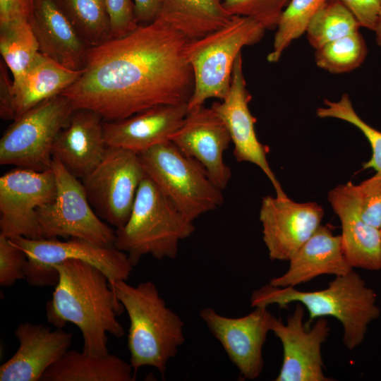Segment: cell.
<instances>
[{
	"mask_svg": "<svg viewBox=\"0 0 381 381\" xmlns=\"http://www.w3.org/2000/svg\"><path fill=\"white\" fill-rule=\"evenodd\" d=\"M104 121L93 111L76 109L54 143L53 157L78 179L87 176L107 152Z\"/></svg>",
	"mask_w": 381,
	"mask_h": 381,
	"instance_id": "21",
	"label": "cell"
},
{
	"mask_svg": "<svg viewBox=\"0 0 381 381\" xmlns=\"http://www.w3.org/2000/svg\"><path fill=\"white\" fill-rule=\"evenodd\" d=\"M232 16L224 0H164L157 18L194 40L225 26Z\"/></svg>",
	"mask_w": 381,
	"mask_h": 381,
	"instance_id": "26",
	"label": "cell"
},
{
	"mask_svg": "<svg viewBox=\"0 0 381 381\" xmlns=\"http://www.w3.org/2000/svg\"><path fill=\"white\" fill-rule=\"evenodd\" d=\"M110 284L129 318L127 344L134 373L151 366L163 375L185 341L183 321L167 306L152 281L131 286L116 280Z\"/></svg>",
	"mask_w": 381,
	"mask_h": 381,
	"instance_id": "4",
	"label": "cell"
},
{
	"mask_svg": "<svg viewBox=\"0 0 381 381\" xmlns=\"http://www.w3.org/2000/svg\"><path fill=\"white\" fill-rule=\"evenodd\" d=\"M355 17L361 27L374 31L381 10L380 0H337Z\"/></svg>",
	"mask_w": 381,
	"mask_h": 381,
	"instance_id": "37",
	"label": "cell"
},
{
	"mask_svg": "<svg viewBox=\"0 0 381 381\" xmlns=\"http://www.w3.org/2000/svg\"><path fill=\"white\" fill-rule=\"evenodd\" d=\"M352 187L361 217L381 231V172Z\"/></svg>",
	"mask_w": 381,
	"mask_h": 381,
	"instance_id": "34",
	"label": "cell"
},
{
	"mask_svg": "<svg viewBox=\"0 0 381 381\" xmlns=\"http://www.w3.org/2000/svg\"><path fill=\"white\" fill-rule=\"evenodd\" d=\"M74 110L60 94L22 114L0 139V164L39 171L51 169L54 143Z\"/></svg>",
	"mask_w": 381,
	"mask_h": 381,
	"instance_id": "8",
	"label": "cell"
},
{
	"mask_svg": "<svg viewBox=\"0 0 381 381\" xmlns=\"http://www.w3.org/2000/svg\"><path fill=\"white\" fill-rule=\"evenodd\" d=\"M131 363L116 355L68 350L42 376V381H133Z\"/></svg>",
	"mask_w": 381,
	"mask_h": 381,
	"instance_id": "25",
	"label": "cell"
},
{
	"mask_svg": "<svg viewBox=\"0 0 381 381\" xmlns=\"http://www.w3.org/2000/svg\"><path fill=\"white\" fill-rule=\"evenodd\" d=\"M251 95L246 88L243 71L242 54L235 61L230 90L226 97L215 102L211 107L224 121L234 144L233 154L238 162H250L258 167L273 186L277 196H285L280 183L271 169L267 159V148L256 135L255 118L249 109Z\"/></svg>",
	"mask_w": 381,
	"mask_h": 381,
	"instance_id": "17",
	"label": "cell"
},
{
	"mask_svg": "<svg viewBox=\"0 0 381 381\" xmlns=\"http://www.w3.org/2000/svg\"><path fill=\"white\" fill-rule=\"evenodd\" d=\"M304 306L297 303L286 322L273 318L272 332L283 347V361L275 381H329L325 375L322 345L329 335L325 318H319L310 327L303 322Z\"/></svg>",
	"mask_w": 381,
	"mask_h": 381,
	"instance_id": "14",
	"label": "cell"
},
{
	"mask_svg": "<svg viewBox=\"0 0 381 381\" xmlns=\"http://www.w3.org/2000/svg\"><path fill=\"white\" fill-rule=\"evenodd\" d=\"M195 231L188 220L145 174L126 224L115 230L114 246L136 266L147 255L174 259L179 242Z\"/></svg>",
	"mask_w": 381,
	"mask_h": 381,
	"instance_id": "5",
	"label": "cell"
},
{
	"mask_svg": "<svg viewBox=\"0 0 381 381\" xmlns=\"http://www.w3.org/2000/svg\"><path fill=\"white\" fill-rule=\"evenodd\" d=\"M361 25L339 1L328 0L317 11L306 32L309 44L318 49L339 38L359 31Z\"/></svg>",
	"mask_w": 381,
	"mask_h": 381,
	"instance_id": "30",
	"label": "cell"
},
{
	"mask_svg": "<svg viewBox=\"0 0 381 381\" xmlns=\"http://www.w3.org/2000/svg\"><path fill=\"white\" fill-rule=\"evenodd\" d=\"M56 193L52 169L35 171L18 168L0 177V235L42 238L37 211Z\"/></svg>",
	"mask_w": 381,
	"mask_h": 381,
	"instance_id": "12",
	"label": "cell"
},
{
	"mask_svg": "<svg viewBox=\"0 0 381 381\" xmlns=\"http://www.w3.org/2000/svg\"><path fill=\"white\" fill-rule=\"evenodd\" d=\"M145 176L138 153L108 146L101 162L83 179V184L97 215L118 229L127 222Z\"/></svg>",
	"mask_w": 381,
	"mask_h": 381,
	"instance_id": "11",
	"label": "cell"
},
{
	"mask_svg": "<svg viewBox=\"0 0 381 381\" xmlns=\"http://www.w3.org/2000/svg\"><path fill=\"white\" fill-rule=\"evenodd\" d=\"M289 261L287 271L272 278L270 285L295 287L320 275L336 277L353 269L345 256L341 235H334L327 225H320Z\"/></svg>",
	"mask_w": 381,
	"mask_h": 381,
	"instance_id": "23",
	"label": "cell"
},
{
	"mask_svg": "<svg viewBox=\"0 0 381 381\" xmlns=\"http://www.w3.org/2000/svg\"><path fill=\"white\" fill-rule=\"evenodd\" d=\"M59 279L51 300L46 304V318L56 328L67 322L80 329L83 351L92 356L109 353L108 336L124 335L116 317L124 308L117 298L107 275L90 263L68 259L54 267Z\"/></svg>",
	"mask_w": 381,
	"mask_h": 381,
	"instance_id": "2",
	"label": "cell"
},
{
	"mask_svg": "<svg viewBox=\"0 0 381 381\" xmlns=\"http://www.w3.org/2000/svg\"><path fill=\"white\" fill-rule=\"evenodd\" d=\"M19 347L0 367V381H39L70 349L73 334L63 328L25 322L14 331Z\"/></svg>",
	"mask_w": 381,
	"mask_h": 381,
	"instance_id": "19",
	"label": "cell"
},
{
	"mask_svg": "<svg viewBox=\"0 0 381 381\" xmlns=\"http://www.w3.org/2000/svg\"><path fill=\"white\" fill-rule=\"evenodd\" d=\"M322 207L315 202H297L285 196H265L259 219L272 260H289L321 225Z\"/></svg>",
	"mask_w": 381,
	"mask_h": 381,
	"instance_id": "15",
	"label": "cell"
},
{
	"mask_svg": "<svg viewBox=\"0 0 381 381\" xmlns=\"http://www.w3.org/2000/svg\"><path fill=\"white\" fill-rule=\"evenodd\" d=\"M36 0H0V24L14 21L30 23Z\"/></svg>",
	"mask_w": 381,
	"mask_h": 381,
	"instance_id": "38",
	"label": "cell"
},
{
	"mask_svg": "<svg viewBox=\"0 0 381 381\" xmlns=\"http://www.w3.org/2000/svg\"><path fill=\"white\" fill-rule=\"evenodd\" d=\"M265 30L250 18L233 16L225 26L188 42L185 55L194 78L188 112L210 98L223 100L226 97L238 55L243 47L260 41Z\"/></svg>",
	"mask_w": 381,
	"mask_h": 381,
	"instance_id": "6",
	"label": "cell"
},
{
	"mask_svg": "<svg viewBox=\"0 0 381 381\" xmlns=\"http://www.w3.org/2000/svg\"><path fill=\"white\" fill-rule=\"evenodd\" d=\"M328 0H290L276 26L273 46L267 60L276 63L291 43L306 32L317 11Z\"/></svg>",
	"mask_w": 381,
	"mask_h": 381,
	"instance_id": "29",
	"label": "cell"
},
{
	"mask_svg": "<svg viewBox=\"0 0 381 381\" xmlns=\"http://www.w3.org/2000/svg\"><path fill=\"white\" fill-rule=\"evenodd\" d=\"M28 258L25 253L10 239L0 235V285L9 287L25 279Z\"/></svg>",
	"mask_w": 381,
	"mask_h": 381,
	"instance_id": "35",
	"label": "cell"
},
{
	"mask_svg": "<svg viewBox=\"0 0 381 381\" xmlns=\"http://www.w3.org/2000/svg\"><path fill=\"white\" fill-rule=\"evenodd\" d=\"M0 52L13 79L22 75L40 53L30 23L14 21L0 24Z\"/></svg>",
	"mask_w": 381,
	"mask_h": 381,
	"instance_id": "28",
	"label": "cell"
},
{
	"mask_svg": "<svg viewBox=\"0 0 381 381\" xmlns=\"http://www.w3.org/2000/svg\"><path fill=\"white\" fill-rule=\"evenodd\" d=\"M30 25L40 54L69 69L83 70L90 48L54 0H36Z\"/></svg>",
	"mask_w": 381,
	"mask_h": 381,
	"instance_id": "24",
	"label": "cell"
},
{
	"mask_svg": "<svg viewBox=\"0 0 381 381\" xmlns=\"http://www.w3.org/2000/svg\"><path fill=\"white\" fill-rule=\"evenodd\" d=\"M367 53L365 42L357 31L315 49V61L319 68L331 73L340 74L358 68Z\"/></svg>",
	"mask_w": 381,
	"mask_h": 381,
	"instance_id": "31",
	"label": "cell"
},
{
	"mask_svg": "<svg viewBox=\"0 0 381 381\" xmlns=\"http://www.w3.org/2000/svg\"><path fill=\"white\" fill-rule=\"evenodd\" d=\"M211 334L219 341L242 378L255 380L263 369L262 347L274 316L258 306L241 318H229L207 307L199 313Z\"/></svg>",
	"mask_w": 381,
	"mask_h": 381,
	"instance_id": "13",
	"label": "cell"
},
{
	"mask_svg": "<svg viewBox=\"0 0 381 381\" xmlns=\"http://www.w3.org/2000/svg\"><path fill=\"white\" fill-rule=\"evenodd\" d=\"M145 174L189 221L219 207L222 190L202 165L170 140L140 154Z\"/></svg>",
	"mask_w": 381,
	"mask_h": 381,
	"instance_id": "7",
	"label": "cell"
},
{
	"mask_svg": "<svg viewBox=\"0 0 381 381\" xmlns=\"http://www.w3.org/2000/svg\"><path fill=\"white\" fill-rule=\"evenodd\" d=\"M316 115L322 119H340L359 129L372 148V156L363 164V169H373L376 172H381V132L370 126L358 115L348 94H343L336 102L325 99L324 107L316 109Z\"/></svg>",
	"mask_w": 381,
	"mask_h": 381,
	"instance_id": "32",
	"label": "cell"
},
{
	"mask_svg": "<svg viewBox=\"0 0 381 381\" xmlns=\"http://www.w3.org/2000/svg\"><path fill=\"white\" fill-rule=\"evenodd\" d=\"M8 67L0 65V116L14 121L46 99L60 95L81 75L39 53L30 67L11 80Z\"/></svg>",
	"mask_w": 381,
	"mask_h": 381,
	"instance_id": "16",
	"label": "cell"
},
{
	"mask_svg": "<svg viewBox=\"0 0 381 381\" xmlns=\"http://www.w3.org/2000/svg\"><path fill=\"white\" fill-rule=\"evenodd\" d=\"M353 183L341 184L328 192L327 200L339 217L345 256L354 268L381 270V231L361 217Z\"/></svg>",
	"mask_w": 381,
	"mask_h": 381,
	"instance_id": "22",
	"label": "cell"
},
{
	"mask_svg": "<svg viewBox=\"0 0 381 381\" xmlns=\"http://www.w3.org/2000/svg\"><path fill=\"white\" fill-rule=\"evenodd\" d=\"M108 12L112 38L123 37L139 25L133 0H104Z\"/></svg>",
	"mask_w": 381,
	"mask_h": 381,
	"instance_id": "36",
	"label": "cell"
},
{
	"mask_svg": "<svg viewBox=\"0 0 381 381\" xmlns=\"http://www.w3.org/2000/svg\"><path fill=\"white\" fill-rule=\"evenodd\" d=\"M170 141L199 162L219 188H226L231 171L224 161V153L231 136L224 121L211 107L202 105L188 111Z\"/></svg>",
	"mask_w": 381,
	"mask_h": 381,
	"instance_id": "18",
	"label": "cell"
},
{
	"mask_svg": "<svg viewBox=\"0 0 381 381\" xmlns=\"http://www.w3.org/2000/svg\"><path fill=\"white\" fill-rule=\"evenodd\" d=\"M190 40L161 18L88 49L80 77L61 95L75 109L104 121L166 104H188L194 78L185 49Z\"/></svg>",
	"mask_w": 381,
	"mask_h": 381,
	"instance_id": "1",
	"label": "cell"
},
{
	"mask_svg": "<svg viewBox=\"0 0 381 381\" xmlns=\"http://www.w3.org/2000/svg\"><path fill=\"white\" fill-rule=\"evenodd\" d=\"M294 302L302 304L308 311L306 322L308 326L319 318L338 320L343 327V343L351 351L361 344L368 325L380 313L375 292L353 269L336 276L322 290L303 291L268 284L254 291L250 297L251 306L255 308L275 304L282 308Z\"/></svg>",
	"mask_w": 381,
	"mask_h": 381,
	"instance_id": "3",
	"label": "cell"
},
{
	"mask_svg": "<svg viewBox=\"0 0 381 381\" xmlns=\"http://www.w3.org/2000/svg\"><path fill=\"white\" fill-rule=\"evenodd\" d=\"M9 239L27 256L25 279L32 286H55L59 275L54 267L68 259L92 264L107 275L110 283L126 281L133 268L127 254L114 246H101L75 238L65 241L22 236Z\"/></svg>",
	"mask_w": 381,
	"mask_h": 381,
	"instance_id": "9",
	"label": "cell"
},
{
	"mask_svg": "<svg viewBox=\"0 0 381 381\" xmlns=\"http://www.w3.org/2000/svg\"><path fill=\"white\" fill-rule=\"evenodd\" d=\"M376 36V42L381 47V10L374 30Z\"/></svg>",
	"mask_w": 381,
	"mask_h": 381,
	"instance_id": "40",
	"label": "cell"
},
{
	"mask_svg": "<svg viewBox=\"0 0 381 381\" xmlns=\"http://www.w3.org/2000/svg\"><path fill=\"white\" fill-rule=\"evenodd\" d=\"M138 25L153 22L159 16L164 0H133Z\"/></svg>",
	"mask_w": 381,
	"mask_h": 381,
	"instance_id": "39",
	"label": "cell"
},
{
	"mask_svg": "<svg viewBox=\"0 0 381 381\" xmlns=\"http://www.w3.org/2000/svg\"><path fill=\"white\" fill-rule=\"evenodd\" d=\"M290 0H224V6L231 16L250 18L265 30L276 28L283 10Z\"/></svg>",
	"mask_w": 381,
	"mask_h": 381,
	"instance_id": "33",
	"label": "cell"
},
{
	"mask_svg": "<svg viewBox=\"0 0 381 381\" xmlns=\"http://www.w3.org/2000/svg\"><path fill=\"white\" fill-rule=\"evenodd\" d=\"M51 168L56 193L50 203L37 211L42 238H75L114 246L115 230L93 210L83 183L54 157Z\"/></svg>",
	"mask_w": 381,
	"mask_h": 381,
	"instance_id": "10",
	"label": "cell"
},
{
	"mask_svg": "<svg viewBox=\"0 0 381 381\" xmlns=\"http://www.w3.org/2000/svg\"><path fill=\"white\" fill-rule=\"evenodd\" d=\"M89 47L111 39L104 0H54Z\"/></svg>",
	"mask_w": 381,
	"mask_h": 381,
	"instance_id": "27",
	"label": "cell"
},
{
	"mask_svg": "<svg viewBox=\"0 0 381 381\" xmlns=\"http://www.w3.org/2000/svg\"><path fill=\"white\" fill-rule=\"evenodd\" d=\"M188 113L187 104L154 107L126 119L104 121V134L109 147L140 154L170 140Z\"/></svg>",
	"mask_w": 381,
	"mask_h": 381,
	"instance_id": "20",
	"label": "cell"
},
{
	"mask_svg": "<svg viewBox=\"0 0 381 381\" xmlns=\"http://www.w3.org/2000/svg\"><path fill=\"white\" fill-rule=\"evenodd\" d=\"M381 1V0H380Z\"/></svg>",
	"mask_w": 381,
	"mask_h": 381,
	"instance_id": "41",
	"label": "cell"
}]
</instances>
